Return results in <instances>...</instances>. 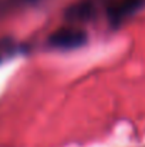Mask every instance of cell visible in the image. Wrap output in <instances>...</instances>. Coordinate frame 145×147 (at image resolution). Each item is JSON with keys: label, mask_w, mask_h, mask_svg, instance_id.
Masks as SVG:
<instances>
[{"label": "cell", "mask_w": 145, "mask_h": 147, "mask_svg": "<svg viewBox=\"0 0 145 147\" xmlns=\"http://www.w3.org/2000/svg\"><path fill=\"white\" fill-rule=\"evenodd\" d=\"M48 46L60 50L80 49L87 43V33L74 26H64L50 33L47 39Z\"/></svg>", "instance_id": "1"}, {"label": "cell", "mask_w": 145, "mask_h": 147, "mask_svg": "<svg viewBox=\"0 0 145 147\" xmlns=\"http://www.w3.org/2000/svg\"><path fill=\"white\" fill-rule=\"evenodd\" d=\"M144 0H110L107 4V14L112 24H120L131 14H134Z\"/></svg>", "instance_id": "2"}]
</instances>
